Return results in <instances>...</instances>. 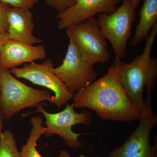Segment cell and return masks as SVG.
I'll return each mask as SVG.
<instances>
[{
  "instance_id": "1",
  "label": "cell",
  "mask_w": 157,
  "mask_h": 157,
  "mask_svg": "<svg viewBox=\"0 0 157 157\" xmlns=\"http://www.w3.org/2000/svg\"><path fill=\"white\" fill-rule=\"evenodd\" d=\"M74 108H87L102 119L122 122L140 120L143 111L122 86L116 58L103 77L73 94Z\"/></svg>"
},
{
  "instance_id": "2",
  "label": "cell",
  "mask_w": 157,
  "mask_h": 157,
  "mask_svg": "<svg viewBox=\"0 0 157 157\" xmlns=\"http://www.w3.org/2000/svg\"><path fill=\"white\" fill-rule=\"evenodd\" d=\"M157 33L156 22L145 39L146 43L143 51L131 63H125L116 57L122 86L132 102L143 112L145 107L144 90L145 88L147 94H151L157 78V59L150 56Z\"/></svg>"
},
{
  "instance_id": "3",
  "label": "cell",
  "mask_w": 157,
  "mask_h": 157,
  "mask_svg": "<svg viewBox=\"0 0 157 157\" xmlns=\"http://www.w3.org/2000/svg\"><path fill=\"white\" fill-rule=\"evenodd\" d=\"M54 96L48 91L36 89L20 81L9 70L0 69V115L10 120L21 110L47 104Z\"/></svg>"
},
{
  "instance_id": "4",
  "label": "cell",
  "mask_w": 157,
  "mask_h": 157,
  "mask_svg": "<svg viewBox=\"0 0 157 157\" xmlns=\"http://www.w3.org/2000/svg\"><path fill=\"white\" fill-rule=\"evenodd\" d=\"M135 19V9L130 0H122L120 7L111 14H97V22L103 35L111 43L116 57L120 59L128 52L127 43Z\"/></svg>"
},
{
  "instance_id": "5",
  "label": "cell",
  "mask_w": 157,
  "mask_h": 157,
  "mask_svg": "<svg viewBox=\"0 0 157 157\" xmlns=\"http://www.w3.org/2000/svg\"><path fill=\"white\" fill-rule=\"evenodd\" d=\"M44 105L37 107L34 112L25 114L29 115L34 113H41L45 119L46 131L43 134L45 137L53 135H59L68 147L73 149L80 148L84 144L78 137L85 134H78L72 131V127L76 124L89 125L92 121V117L89 111L83 109L80 113H77L72 104H66L65 109L57 113H49L43 108Z\"/></svg>"
},
{
  "instance_id": "6",
  "label": "cell",
  "mask_w": 157,
  "mask_h": 157,
  "mask_svg": "<svg viewBox=\"0 0 157 157\" xmlns=\"http://www.w3.org/2000/svg\"><path fill=\"white\" fill-rule=\"evenodd\" d=\"M65 30L82 56L91 63H104L109 61L110 55L107 41L94 17L71 26Z\"/></svg>"
},
{
  "instance_id": "7",
  "label": "cell",
  "mask_w": 157,
  "mask_h": 157,
  "mask_svg": "<svg viewBox=\"0 0 157 157\" xmlns=\"http://www.w3.org/2000/svg\"><path fill=\"white\" fill-rule=\"evenodd\" d=\"M145 104L138 127L123 144L115 147L107 157H157V141L151 146L150 139L152 129L157 124L150 94H147Z\"/></svg>"
},
{
  "instance_id": "8",
  "label": "cell",
  "mask_w": 157,
  "mask_h": 157,
  "mask_svg": "<svg viewBox=\"0 0 157 157\" xmlns=\"http://www.w3.org/2000/svg\"><path fill=\"white\" fill-rule=\"evenodd\" d=\"M52 61L47 59L41 63L32 62L25 64L21 68L15 67L9 70L17 78H24L52 91L55 95L49 102L61 108L73 99V94L55 73Z\"/></svg>"
},
{
  "instance_id": "9",
  "label": "cell",
  "mask_w": 157,
  "mask_h": 157,
  "mask_svg": "<svg viewBox=\"0 0 157 157\" xmlns=\"http://www.w3.org/2000/svg\"><path fill=\"white\" fill-rule=\"evenodd\" d=\"M69 39V44L61 65L54 68L56 74L74 94L89 85L97 77L94 65L82 56L76 44Z\"/></svg>"
},
{
  "instance_id": "10",
  "label": "cell",
  "mask_w": 157,
  "mask_h": 157,
  "mask_svg": "<svg viewBox=\"0 0 157 157\" xmlns=\"http://www.w3.org/2000/svg\"><path fill=\"white\" fill-rule=\"evenodd\" d=\"M120 0H76L72 7L58 12L55 17L58 28L63 30L71 26L94 17L96 14H110L117 9Z\"/></svg>"
},
{
  "instance_id": "11",
  "label": "cell",
  "mask_w": 157,
  "mask_h": 157,
  "mask_svg": "<svg viewBox=\"0 0 157 157\" xmlns=\"http://www.w3.org/2000/svg\"><path fill=\"white\" fill-rule=\"evenodd\" d=\"M46 57L43 45L33 46L9 39L0 50V64L3 69L9 70L25 63L44 59Z\"/></svg>"
},
{
  "instance_id": "12",
  "label": "cell",
  "mask_w": 157,
  "mask_h": 157,
  "mask_svg": "<svg viewBox=\"0 0 157 157\" xmlns=\"http://www.w3.org/2000/svg\"><path fill=\"white\" fill-rule=\"evenodd\" d=\"M7 35L9 40L33 45L42 42L33 35V15L30 10L10 7L8 11Z\"/></svg>"
},
{
  "instance_id": "13",
  "label": "cell",
  "mask_w": 157,
  "mask_h": 157,
  "mask_svg": "<svg viewBox=\"0 0 157 157\" xmlns=\"http://www.w3.org/2000/svg\"><path fill=\"white\" fill-rule=\"evenodd\" d=\"M140 21L136 27L131 46L135 47L146 39L150 31L157 22V0H144L139 12Z\"/></svg>"
},
{
  "instance_id": "14",
  "label": "cell",
  "mask_w": 157,
  "mask_h": 157,
  "mask_svg": "<svg viewBox=\"0 0 157 157\" xmlns=\"http://www.w3.org/2000/svg\"><path fill=\"white\" fill-rule=\"evenodd\" d=\"M43 120L40 116L31 118L32 128L26 143L21 147V157H43L39 153L36 149L37 141L46 131V128L43 126ZM71 157L70 154L65 150L61 151L58 156Z\"/></svg>"
},
{
  "instance_id": "15",
  "label": "cell",
  "mask_w": 157,
  "mask_h": 157,
  "mask_svg": "<svg viewBox=\"0 0 157 157\" xmlns=\"http://www.w3.org/2000/svg\"><path fill=\"white\" fill-rule=\"evenodd\" d=\"M0 157H21L14 135L10 130L0 132Z\"/></svg>"
},
{
  "instance_id": "16",
  "label": "cell",
  "mask_w": 157,
  "mask_h": 157,
  "mask_svg": "<svg viewBox=\"0 0 157 157\" xmlns=\"http://www.w3.org/2000/svg\"><path fill=\"white\" fill-rule=\"evenodd\" d=\"M76 0H45V2L58 12H61L72 7L76 4Z\"/></svg>"
},
{
  "instance_id": "17",
  "label": "cell",
  "mask_w": 157,
  "mask_h": 157,
  "mask_svg": "<svg viewBox=\"0 0 157 157\" xmlns=\"http://www.w3.org/2000/svg\"><path fill=\"white\" fill-rule=\"evenodd\" d=\"M39 1V0H0V2L8 4L11 7L29 10L33 8Z\"/></svg>"
},
{
  "instance_id": "18",
  "label": "cell",
  "mask_w": 157,
  "mask_h": 157,
  "mask_svg": "<svg viewBox=\"0 0 157 157\" xmlns=\"http://www.w3.org/2000/svg\"><path fill=\"white\" fill-rule=\"evenodd\" d=\"M11 6L6 3L0 2V32L3 33L7 34L8 25V11Z\"/></svg>"
},
{
  "instance_id": "19",
  "label": "cell",
  "mask_w": 157,
  "mask_h": 157,
  "mask_svg": "<svg viewBox=\"0 0 157 157\" xmlns=\"http://www.w3.org/2000/svg\"><path fill=\"white\" fill-rule=\"evenodd\" d=\"M8 40H9V39H8L7 33H2L0 32V50Z\"/></svg>"
},
{
  "instance_id": "20",
  "label": "cell",
  "mask_w": 157,
  "mask_h": 157,
  "mask_svg": "<svg viewBox=\"0 0 157 157\" xmlns=\"http://www.w3.org/2000/svg\"><path fill=\"white\" fill-rule=\"evenodd\" d=\"M141 0H130L131 3H132V6L134 7V9H136L138 7L139 3H140Z\"/></svg>"
},
{
  "instance_id": "21",
  "label": "cell",
  "mask_w": 157,
  "mask_h": 157,
  "mask_svg": "<svg viewBox=\"0 0 157 157\" xmlns=\"http://www.w3.org/2000/svg\"><path fill=\"white\" fill-rule=\"evenodd\" d=\"M3 121L1 115H0V131H2L4 127V123H3Z\"/></svg>"
},
{
  "instance_id": "22",
  "label": "cell",
  "mask_w": 157,
  "mask_h": 157,
  "mask_svg": "<svg viewBox=\"0 0 157 157\" xmlns=\"http://www.w3.org/2000/svg\"><path fill=\"white\" fill-rule=\"evenodd\" d=\"M77 157H85V156L84 155L81 154V155H79V156H78Z\"/></svg>"
},
{
  "instance_id": "23",
  "label": "cell",
  "mask_w": 157,
  "mask_h": 157,
  "mask_svg": "<svg viewBox=\"0 0 157 157\" xmlns=\"http://www.w3.org/2000/svg\"><path fill=\"white\" fill-rule=\"evenodd\" d=\"M91 157H102V156H101L99 155H98L97 156H92Z\"/></svg>"
},
{
  "instance_id": "24",
  "label": "cell",
  "mask_w": 157,
  "mask_h": 157,
  "mask_svg": "<svg viewBox=\"0 0 157 157\" xmlns=\"http://www.w3.org/2000/svg\"><path fill=\"white\" fill-rule=\"evenodd\" d=\"M1 68L2 67H1V64H0V69H1Z\"/></svg>"
}]
</instances>
